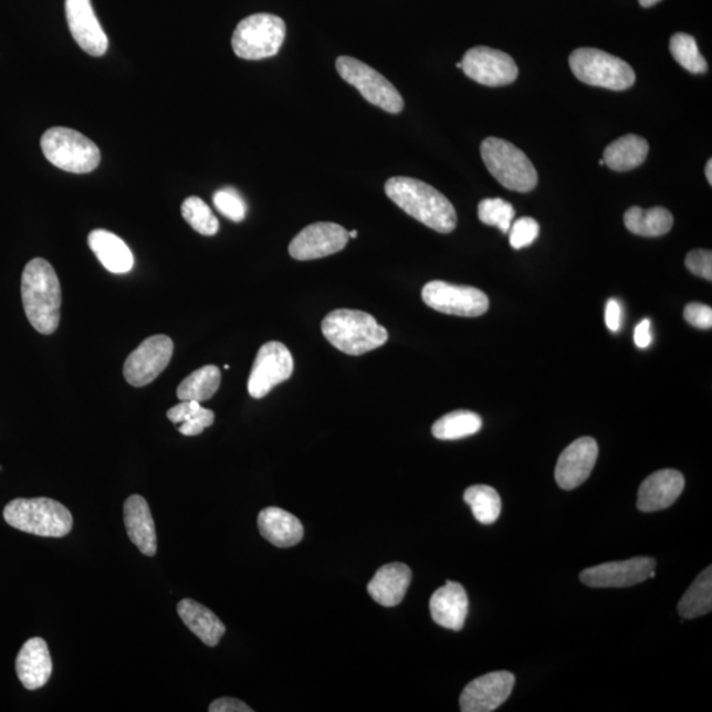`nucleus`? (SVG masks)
<instances>
[{
    "label": "nucleus",
    "mask_w": 712,
    "mask_h": 712,
    "mask_svg": "<svg viewBox=\"0 0 712 712\" xmlns=\"http://www.w3.org/2000/svg\"><path fill=\"white\" fill-rule=\"evenodd\" d=\"M386 195L408 216L431 230L449 234L457 228L453 203L426 182L410 177H392L386 182Z\"/></svg>",
    "instance_id": "f257e3e1"
},
{
    "label": "nucleus",
    "mask_w": 712,
    "mask_h": 712,
    "mask_svg": "<svg viewBox=\"0 0 712 712\" xmlns=\"http://www.w3.org/2000/svg\"><path fill=\"white\" fill-rule=\"evenodd\" d=\"M22 300L27 318L40 334L57 331L61 286L56 271L45 259H32L22 275Z\"/></svg>",
    "instance_id": "f03ea898"
},
{
    "label": "nucleus",
    "mask_w": 712,
    "mask_h": 712,
    "mask_svg": "<svg viewBox=\"0 0 712 712\" xmlns=\"http://www.w3.org/2000/svg\"><path fill=\"white\" fill-rule=\"evenodd\" d=\"M322 333L339 352L354 356L376 350L388 341V332L371 314L352 310L328 313Z\"/></svg>",
    "instance_id": "7ed1b4c3"
},
{
    "label": "nucleus",
    "mask_w": 712,
    "mask_h": 712,
    "mask_svg": "<svg viewBox=\"0 0 712 712\" xmlns=\"http://www.w3.org/2000/svg\"><path fill=\"white\" fill-rule=\"evenodd\" d=\"M3 516L12 528L40 537H64L73 528L71 511L50 498L12 500L4 506Z\"/></svg>",
    "instance_id": "20e7f679"
},
{
    "label": "nucleus",
    "mask_w": 712,
    "mask_h": 712,
    "mask_svg": "<svg viewBox=\"0 0 712 712\" xmlns=\"http://www.w3.org/2000/svg\"><path fill=\"white\" fill-rule=\"evenodd\" d=\"M45 159L70 174H91L101 163L97 144L72 128L48 129L40 142Z\"/></svg>",
    "instance_id": "39448f33"
},
{
    "label": "nucleus",
    "mask_w": 712,
    "mask_h": 712,
    "mask_svg": "<svg viewBox=\"0 0 712 712\" xmlns=\"http://www.w3.org/2000/svg\"><path fill=\"white\" fill-rule=\"evenodd\" d=\"M482 159L490 174L503 185L504 188L528 193L536 188L538 175L522 149L513 146L512 143L488 138L482 143Z\"/></svg>",
    "instance_id": "423d86ee"
},
{
    "label": "nucleus",
    "mask_w": 712,
    "mask_h": 712,
    "mask_svg": "<svg viewBox=\"0 0 712 712\" xmlns=\"http://www.w3.org/2000/svg\"><path fill=\"white\" fill-rule=\"evenodd\" d=\"M569 64L575 77L590 86L621 92L634 86L636 82L631 65L595 48H579L574 51Z\"/></svg>",
    "instance_id": "0eeeda50"
},
{
    "label": "nucleus",
    "mask_w": 712,
    "mask_h": 712,
    "mask_svg": "<svg viewBox=\"0 0 712 712\" xmlns=\"http://www.w3.org/2000/svg\"><path fill=\"white\" fill-rule=\"evenodd\" d=\"M284 20L272 13H255L237 25L232 50L239 59L263 60L276 56L285 40Z\"/></svg>",
    "instance_id": "6e6552de"
},
{
    "label": "nucleus",
    "mask_w": 712,
    "mask_h": 712,
    "mask_svg": "<svg viewBox=\"0 0 712 712\" xmlns=\"http://www.w3.org/2000/svg\"><path fill=\"white\" fill-rule=\"evenodd\" d=\"M342 78L356 87L369 104L385 109L389 114H400L404 100L397 88L385 75L358 59L341 56L335 63Z\"/></svg>",
    "instance_id": "1a4fd4ad"
},
{
    "label": "nucleus",
    "mask_w": 712,
    "mask_h": 712,
    "mask_svg": "<svg viewBox=\"0 0 712 712\" xmlns=\"http://www.w3.org/2000/svg\"><path fill=\"white\" fill-rule=\"evenodd\" d=\"M423 303L431 310L450 316L479 317L489 311L485 293L474 286L454 285L447 282H430L422 287Z\"/></svg>",
    "instance_id": "9d476101"
},
{
    "label": "nucleus",
    "mask_w": 712,
    "mask_h": 712,
    "mask_svg": "<svg viewBox=\"0 0 712 712\" xmlns=\"http://www.w3.org/2000/svg\"><path fill=\"white\" fill-rule=\"evenodd\" d=\"M174 341L167 335L157 334L142 342L135 352L128 355L123 367V375L133 387L150 385L166 371L172 359Z\"/></svg>",
    "instance_id": "9b49d317"
},
{
    "label": "nucleus",
    "mask_w": 712,
    "mask_h": 712,
    "mask_svg": "<svg viewBox=\"0 0 712 712\" xmlns=\"http://www.w3.org/2000/svg\"><path fill=\"white\" fill-rule=\"evenodd\" d=\"M294 371L293 356L280 342H269L260 347L249 378V394L253 399H263L273 388L291 378Z\"/></svg>",
    "instance_id": "f8f14e48"
},
{
    "label": "nucleus",
    "mask_w": 712,
    "mask_h": 712,
    "mask_svg": "<svg viewBox=\"0 0 712 712\" xmlns=\"http://www.w3.org/2000/svg\"><path fill=\"white\" fill-rule=\"evenodd\" d=\"M461 70L478 84L491 87L510 85L519 75L515 60L490 46H475L465 52Z\"/></svg>",
    "instance_id": "ddd939ff"
},
{
    "label": "nucleus",
    "mask_w": 712,
    "mask_h": 712,
    "mask_svg": "<svg viewBox=\"0 0 712 712\" xmlns=\"http://www.w3.org/2000/svg\"><path fill=\"white\" fill-rule=\"evenodd\" d=\"M348 239V231L337 223H313L293 238L290 255L303 262L331 256L344 250Z\"/></svg>",
    "instance_id": "4468645a"
},
{
    "label": "nucleus",
    "mask_w": 712,
    "mask_h": 712,
    "mask_svg": "<svg viewBox=\"0 0 712 712\" xmlns=\"http://www.w3.org/2000/svg\"><path fill=\"white\" fill-rule=\"evenodd\" d=\"M655 567V558L636 557L588 567L580 573L579 578L582 584L594 588L632 587L648 580Z\"/></svg>",
    "instance_id": "2eb2a0df"
},
{
    "label": "nucleus",
    "mask_w": 712,
    "mask_h": 712,
    "mask_svg": "<svg viewBox=\"0 0 712 712\" xmlns=\"http://www.w3.org/2000/svg\"><path fill=\"white\" fill-rule=\"evenodd\" d=\"M515 676L510 672H494L484 674L470 682L461 694V710L463 712H490L509 700Z\"/></svg>",
    "instance_id": "dca6fc26"
},
{
    "label": "nucleus",
    "mask_w": 712,
    "mask_h": 712,
    "mask_svg": "<svg viewBox=\"0 0 712 712\" xmlns=\"http://www.w3.org/2000/svg\"><path fill=\"white\" fill-rule=\"evenodd\" d=\"M65 11L75 43L93 57L104 56L108 39L95 17L91 0H65Z\"/></svg>",
    "instance_id": "f3484780"
},
{
    "label": "nucleus",
    "mask_w": 712,
    "mask_h": 712,
    "mask_svg": "<svg viewBox=\"0 0 712 712\" xmlns=\"http://www.w3.org/2000/svg\"><path fill=\"white\" fill-rule=\"evenodd\" d=\"M599 448L591 437H582L559 456L556 481L561 489L574 490L584 484L597 463Z\"/></svg>",
    "instance_id": "a211bd4d"
},
{
    "label": "nucleus",
    "mask_w": 712,
    "mask_h": 712,
    "mask_svg": "<svg viewBox=\"0 0 712 712\" xmlns=\"http://www.w3.org/2000/svg\"><path fill=\"white\" fill-rule=\"evenodd\" d=\"M684 489V478L677 470H660L649 475L639 489L638 509L657 512L669 509Z\"/></svg>",
    "instance_id": "6ab92c4d"
},
{
    "label": "nucleus",
    "mask_w": 712,
    "mask_h": 712,
    "mask_svg": "<svg viewBox=\"0 0 712 712\" xmlns=\"http://www.w3.org/2000/svg\"><path fill=\"white\" fill-rule=\"evenodd\" d=\"M17 674L27 690H38L50 681L53 670L48 643L41 638L24 642L17 657Z\"/></svg>",
    "instance_id": "aec40b11"
},
{
    "label": "nucleus",
    "mask_w": 712,
    "mask_h": 712,
    "mask_svg": "<svg viewBox=\"0 0 712 712\" xmlns=\"http://www.w3.org/2000/svg\"><path fill=\"white\" fill-rule=\"evenodd\" d=\"M431 618L451 631H461L469 612V598L462 585L448 580L430 598Z\"/></svg>",
    "instance_id": "412c9836"
},
{
    "label": "nucleus",
    "mask_w": 712,
    "mask_h": 712,
    "mask_svg": "<svg viewBox=\"0 0 712 712\" xmlns=\"http://www.w3.org/2000/svg\"><path fill=\"white\" fill-rule=\"evenodd\" d=\"M125 525L129 540L147 557H154L157 552V537L153 513L147 500L133 495L126 500Z\"/></svg>",
    "instance_id": "4be33fe9"
},
{
    "label": "nucleus",
    "mask_w": 712,
    "mask_h": 712,
    "mask_svg": "<svg viewBox=\"0 0 712 712\" xmlns=\"http://www.w3.org/2000/svg\"><path fill=\"white\" fill-rule=\"evenodd\" d=\"M412 572L404 564H388L374 575L367 591L375 601L385 607L400 605L408 591Z\"/></svg>",
    "instance_id": "5701e85b"
},
{
    "label": "nucleus",
    "mask_w": 712,
    "mask_h": 712,
    "mask_svg": "<svg viewBox=\"0 0 712 712\" xmlns=\"http://www.w3.org/2000/svg\"><path fill=\"white\" fill-rule=\"evenodd\" d=\"M259 532L272 545L291 547L304 537V526L296 516L278 506H269L259 513Z\"/></svg>",
    "instance_id": "b1692460"
},
{
    "label": "nucleus",
    "mask_w": 712,
    "mask_h": 712,
    "mask_svg": "<svg viewBox=\"0 0 712 712\" xmlns=\"http://www.w3.org/2000/svg\"><path fill=\"white\" fill-rule=\"evenodd\" d=\"M88 248L98 258L102 265L115 275H123L134 269L135 260L133 251L125 241L113 232L106 230H94L87 239Z\"/></svg>",
    "instance_id": "393cba45"
},
{
    "label": "nucleus",
    "mask_w": 712,
    "mask_h": 712,
    "mask_svg": "<svg viewBox=\"0 0 712 712\" xmlns=\"http://www.w3.org/2000/svg\"><path fill=\"white\" fill-rule=\"evenodd\" d=\"M177 612L184 625L209 647H217L226 634V627L218 616L193 599H182Z\"/></svg>",
    "instance_id": "a878e982"
},
{
    "label": "nucleus",
    "mask_w": 712,
    "mask_h": 712,
    "mask_svg": "<svg viewBox=\"0 0 712 712\" xmlns=\"http://www.w3.org/2000/svg\"><path fill=\"white\" fill-rule=\"evenodd\" d=\"M648 153V142L641 136L629 134L609 144L604 154L605 166L615 172H628L640 167Z\"/></svg>",
    "instance_id": "bb28decb"
},
{
    "label": "nucleus",
    "mask_w": 712,
    "mask_h": 712,
    "mask_svg": "<svg viewBox=\"0 0 712 712\" xmlns=\"http://www.w3.org/2000/svg\"><path fill=\"white\" fill-rule=\"evenodd\" d=\"M626 228L636 235L656 238L668 234L673 228V216L663 208L643 210L634 207L625 216Z\"/></svg>",
    "instance_id": "cd10ccee"
},
{
    "label": "nucleus",
    "mask_w": 712,
    "mask_h": 712,
    "mask_svg": "<svg viewBox=\"0 0 712 712\" xmlns=\"http://www.w3.org/2000/svg\"><path fill=\"white\" fill-rule=\"evenodd\" d=\"M167 417L178 426L181 434L188 437L200 436L216 420L213 410L201 407L198 401H181L168 410Z\"/></svg>",
    "instance_id": "c85d7f7f"
},
{
    "label": "nucleus",
    "mask_w": 712,
    "mask_h": 712,
    "mask_svg": "<svg viewBox=\"0 0 712 712\" xmlns=\"http://www.w3.org/2000/svg\"><path fill=\"white\" fill-rule=\"evenodd\" d=\"M221 386V371L217 366H203L191 373L177 388V397L181 401H207L213 397Z\"/></svg>",
    "instance_id": "c756f323"
},
{
    "label": "nucleus",
    "mask_w": 712,
    "mask_h": 712,
    "mask_svg": "<svg viewBox=\"0 0 712 712\" xmlns=\"http://www.w3.org/2000/svg\"><path fill=\"white\" fill-rule=\"evenodd\" d=\"M712 609V567L709 566L693 582L684 593L678 612L683 619H695L708 615Z\"/></svg>",
    "instance_id": "7c9ffc66"
},
{
    "label": "nucleus",
    "mask_w": 712,
    "mask_h": 712,
    "mask_svg": "<svg viewBox=\"0 0 712 712\" xmlns=\"http://www.w3.org/2000/svg\"><path fill=\"white\" fill-rule=\"evenodd\" d=\"M483 427L482 417L470 410H456L437 420L431 433L441 441H456L474 436Z\"/></svg>",
    "instance_id": "2f4dec72"
},
{
    "label": "nucleus",
    "mask_w": 712,
    "mask_h": 712,
    "mask_svg": "<svg viewBox=\"0 0 712 712\" xmlns=\"http://www.w3.org/2000/svg\"><path fill=\"white\" fill-rule=\"evenodd\" d=\"M463 499L470 505L474 517L483 525L494 524L502 512V499L490 485H471L465 490Z\"/></svg>",
    "instance_id": "473e14b6"
},
{
    "label": "nucleus",
    "mask_w": 712,
    "mask_h": 712,
    "mask_svg": "<svg viewBox=\"0 0 712 712\" xmlns=\"http://www.w3.org/2000/svg\"><path fill=\"white\" fill-rule=\"evenodd\" d=\"M670 52H672L674 60L683 70L694 74L708 72L706 60L698 50L695 39L688 35V33H676L670 39Z\"/></svg>",
    "instance_id": "72a5a7b5"
},
{
    "label": "nucleus",
    "mask_w": 712,
    "mask_h": 712,
    "mask_svg": "<svg viewBox=\"0 0 712 712\" xmlns=\"http://www.w3.org/2000/svg\"><path fill=\"white\" fill-rule=\"evenodd\" d=\"M181 213L191 228L205 237H213L219 231V222L208 203L200 197H189L182 202Z\"/></svg>",
    "instance_id": "f704fd0d"
},
{
    "label": "nucleus",
    "mask_w": 712,
    "mask_h": 712,
    "mask_svg": "<svg viewBox=\"0 0 712 712\" xmlns=\"http://www.w3.org/2000/svg\"><path fill=\"white\" fill-rule=\"evenodd\" d=\"M515 214L512 205L502 198H485L478 207L479 219L484 224L495 226L503 234H509Z\"/></svg>",
    "instance_id": "c9c22d12"
},
{
    "label": "nucleus",
    "mask_w": 712,
    "mask_h": 712,
    "mask_svg": "<svg viewBox=\"0 0 712 712\" xmlns=\"http://www.w3.org/2000/svg\"><path fill=\"white\" fill-rule=\"evenodd\" d=\"M213 202L219 213L234 222H242L248 213V207H245L242 196L232 188L218 190Z\"/></svg>",
    "instance_id": "e433bc0d"
},
{
    "label": "nucleus",
    "mask_w": 712,
    "mask_h": 712,
    "mask_svg": "<svg viewBox=\"0 0 712 712\" xmlns=\"http://www.w3.org/2000/svg\"><path fill=\"white\" fill-rule=\"evenodd\" d=\"M509 234L512 249L522 250L530 248L540 235V224L536 219L523 217L512 222Z\"/></svg>",
    "instance_id": "4c0bfd02"
},
{
    "label": "nucleus",
    "mask_w": 712,
    "mask_h": 712,
    "mask_svg": "<svg viewBox=\"0 0 712 712\" xmlns=\"http://www.w3.org/2000/svg\"><path fill=\"white\" fill-rule=\"evenodd\" d=\"M688 270L702 279L712 280V252L709 250L691 251L684 260Z\"/></svg>",
    "instance_id": "58836bf2"
},
{
    "label": "nucleus",
    "mask_w": 712,
    "mask_h": 712,
    "mask_svg": "<svg viewBox=\"0 0 712 712\" xmlns=\"http://www.w3.org/2000/svg\"><path fill=\"white\" fill-rule=\"evenodd\" d=\"M683 317L690 325L703 331L712 327V310L709 305L691 303L684 307Z\"/></svg>",
    "instance_id": "ea45409f"
},
{
    "label": "nucleus",
    "mask_w": 712,
    "mask_h": 712,
    "mask_svg": "<svg viewBox=\"0 0 712 712\" xmlns=\"http://www.w3.org/2000/svg\"><path fill=\"white\" fill-rule=\"evenodd\" d=\"M210 712H252L253 710L235 698H221L210 704Z\"/></svg>",
    "instance_id": "a19ab883"
},
{
    "label": "nucleus",
    "mask_w": 712,
    "mask_h": 712,
    "mask_svg": "<svg viewBox=\"0 0 712 712\" xmlns=\"http://www.w3.org/2000/svg\"><path fill=\"white\" fill-rule=\"evenodd\" d=\"M622 311L618 300H608L606 306V325L612 333H618L621 328Z\"/></svg>",
    "instance_id": "79ce46f5"
},
{
    "label": "nucleus",
    "mask_w": 712,
    "mask_h": 712,
    "mask_svg": "<svg viewBox=\"0 0 712 712\" xmlns=\"http://www.w3.org/2000/svg\"><path fill=\"white\" fill-rule=\"evenodd\" d=\"M635 344L639 348H647L653 342L652 331H650V321L642 320L635 328Z\"/></svg>",
    "instance_id": "37998d69"
},
{
    "label": "nucleus",
    "mask_w": 712,
    "mask_h": 712,
    "mask_svg": "<svg viewBox=\"0 0 712 712\" xmlns=\"http://www.w3.org/2000/svg\"><path fill=\"white\" fill-rule=\"evenodd\" d=\"M639 2L642 7L649 9V7H653L655 4L661 2V0H639Z\"/></svg>",
    "instance_id": "c03bdc74"
},
{
    "label": "nucleus",
    "mask_w": 712,
    "mask_h": 712,
    "mask_svg": "<svg viewBox=\"0 0 712 712\" xmlns=\"http://www.w3.org/2000/svg\"><path fill=\"white\" fill-rule=\"evenodd\" d=\"M706 178L710 184H712V161L709 160L708 166H706Z\"/></svg>",
    "instance_id": "a18cd8bd"
},
{
    "label": "nucleus",
    "mask_w": 712,
    "mask_h": 712,
    "mask_svg": "<svg viewBox=\"0 0 712 712\" xmlns=\"http://www.w3.org/2000/svg\"><path fill=\"white\" fill-rule=\"evenodd\" d=\"M356 237H358V231L354 230V231L348 232V238H356Z\"/></svg>",
    "instance_id": "49530a36"
},
{
    "label": "nucleus",
    "mask_w": 712,
    "mask_h": 712,
    "mask_svg": "<svg viewBox=\"0 0 712 712\" xmlns=\"http://www.w3.org/2000/svg\"><path fill=\"white\" fill-rule=\"evenodd\" d=\"M599 166H601V167L605 166V160L604 159L599 160Z\"/></svg>",
    "instance_id": "de8ad7c7"
},
{
    "label": "nucleus",
    "mask_w": 712,
    "mask_h": 712,
    "mask_svg": "<svg viewBox=\"0 0 712 712\" xmlns=\"http://www.w3.org/2000/svg\"><path fill=\"white\" fill-rule=\"evenodd\" d=\"M457 67H462V63H458V64H457Z\"/></svg>",
    "instance_id": "09e8293b"
}]
</instances>
